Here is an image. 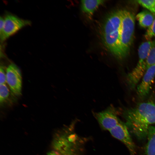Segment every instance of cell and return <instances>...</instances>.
<instances>
[{
  "instance_id": "obj_1",
  "label": "cell",
  "mask_w": 155,
  "mask_h": 155,
  "mask_svg": "<svg viewBox=\"0 0 155 155\" xmlns=\"http://www.w3.org/2000/svg\"><path fill=\"white\" fill-rule=\"evenodd\" d=\"M122 116L130 133L139 140L147 138L149 127L155 124V102H140L125 110Z\"/></svg>"
},
{
  "instance_id": "obj_2",
  "label": "cell",
  "mask_w": 155,
  "mask_h": 155,
  "mask_svg": "<svg viewBox=\"0 0 155 155\" xmlns=\"http://www.w3.org/2000/svg\"><path fill=\"white\" fill-rule=\"evenodd\" d=\"M122 10L111 12L106 16L102 25L101 35L106 48L117 58H125L120 40Z\"/></svg>"
},
{
  "instance_id": "obj_3",
  "label": "cell",
  "mask_w": 155,
  "mask_h": 155,
  "mask_svg": "<svg viewBox=\"0 0 155 155\" xmlns=\"http://www.w3.org/2000/svg\"><path fill=\"white\" fill-rule=\"evenodd\" d=\"M135 18L134 15L130 11L126 10H122L120 40L125 57L128 55L133 42Z\"/></svg>"
},
{
  "instance_id": "obj_4",
  "label": "cell",
  "mask_w": 155,
  "mask_h": 155,
  "mask_svg": "<svg viewBox=\"0 0 155 155\" xmlns=\"http://www.w3.org/2000/svg\"><path fill=\"white\" fill-rule=\"evenodd\" d=\"M151 42L150 40L144 42L139 48L138 63L127 77V83L131 89H133L136 86L146 71V62Z\"/></svg>"
},
{
  "instance_id": "obj_5",
  "label": "cell",
  "mask_w": 155,
  "mask_h": 155,
  "mask_svg": "<svg viewBox=\"0 0 155 155\" xmlns=\"http://www.w3.org/2000/svg\"><path fill=\"white\" fill-rule=\"evenodd\" d=\"M27 20L19 18L14 15H7L4 18L2 29L0 30L1 40L3 41L22 28L31 24Z\"/></svg>"
},
{
  "instance_id": "obj_6",
  "label": "cell",
  "mask_w": 155,
  "mask_h": 155,
  "mask_svg": "<svg viewBox=\"0 0 155 155\" xmlns=\"http://www.w3.org/2000/svg\"><path fill=\"white\" fill-rule=\"evenodd\" d=\"M115 138L123 142L129 150L130 155H135L136 147L125 124L121 121L109 131Z\"/></svg>"
},
{
  "instance_id": "obj_7",
  "label": "cell",
  "mask_w": 155,
  "mask_h": 155,
  "mask_svg": "<svg viewBox=\"0 0 155 155\" xmlns=\"http://www.w3.org/2000/svg\"><path fill=\"white\" fill-rule=\"evenodd\" d=\"M6 82L12 93L19 96L21 94L22 79L20 69L15 64H10L6 70Z\"/></svg>"
},
{
  "instance_id": "obj_8",
  "label": "cell",
  "mask_w": 155,
  "mask_h": 155,
  "mask_svg": "<svg viewBox=\"0 0 155 155\" xmlns=\"http://www.w3.org/2000/svg\"><path fill=\"white\" fill-rule=\"evenodd\" d=\"M116 113L115 108L113 106H110L105 110L95 113V115L102 127L109 131L120 121Z\"/></svg>"
},
{
  "instance_id": "obj_9",
  "label": "cell",
  "mask_w": 155,
  "mask_h": 155,
  "mask_svg": "<svg viewBox=\"0 0 155 155\" xmlns=\"http://www.w3.org/2000/svg\"><path fill=\"white\" fill-rule=\"evenodd\" d=\"M155 77V65H152L146 69L142 80L137 88L138 97L143 99L149 94Z\"/></svg>"
},
{
  "instance_id": "obj_10",
  "label": "cell",
  "mask_w": 155,
  "mask_h": 155,
  "mask_svg": "<svg viewBox=\"0 0 155 155\" xmlns=\"http://www.w3.org/2000/svg\"><path fill=\"white\" fill-rule=\"evenodd\" d=\"M105 1L102 0H85L81 2V9L83 12L91 18L95 11Z\"/></svg>"
},
{
  "instance_id": "obj_11",
  "label": "cell",
  "mask_w": 155,
  "mask_h": 155,
  "mask_svg": "<svg viewBox=\"0 0 155 155\" xmlns=\"http://www.w3.org/2000/svg\"><path fill=\"white\" fill-rule=\"evenodd\" d=\"M147 141L144 148L145 155H155V126L149 128L147 137Z\"/></svg>"
},
{
  "instance_id": "obj_12",
  "label": "cell",
  "mask_w": 155,
  "mask_h": 155,
  "mask_svg": "<svg viewBox=\"0 0 155 155\" xmlns=\"http://www.w3.org/2000/svg\"><path fill=\"white\" fill-rule=\"evenodd\" d=\"M155 17L154 14L146 10L140 12L136 16L140 25L144 28H148L152 24Z\"/></svg>"
},
{
  "instance_id": "obj_13",
  "label": "cell",
  "mask_w": 155,
  "mask_h": 155,
  "mask_svg": "<svg viewBox=\"0 0 155 155\" xmlns=\"http://www.w3.org/2000/svg\"><path fill=\"white\" fill-rule=\"evenodd\" d=\"M154 65H155V40L152 41L146 62V69L150 66Z\"/></svg>"
},
{
  "instance_id": "obj_14",
  "label": "cell",
  "mask_w": 155,
  "mask_h": 155,
  "mask_svg": "<svg viewBox=\"0 0 155 155\" xmlns=\"http://www.w3.org/2000/svg\"><path fill=\"white\" fill-rule=\"evenodd\" d=\"M137 1L149 11L155 14V0H138Z\"/></svg>"
},
{
  "instance_id": "obj_15",
  "label": "cell",
  "mask_w": 155,
  "mask_h": 155,
  "mask_svg": "<svg viewBox=\"0 0 155 155\" xmlns=\"http://www.w3.org/2000/svg\"><path fill=\"white\" fill-rule=\"evenodd\" d=\"M9 94V90L6 84L0 85V102H3L8 98Z\"/></svg>"
},
{
  "instance_id": "obj_16",
  "label": "cell",
  "mask_w": 155,
  "mask_h": 155,
  "mask_svg": "<svg viewBox=\"0 0 155 155\" xmlns=\"http://www.w3.org/2000/svg\"><path fill=\"white\" fill-rule=\"evenodd\" d=\"M144 37L148 41L155 37V17L152 24L148 28L145 34Z\"/></svg>"
},
{
  "instance_id": "obj_17",
  "label": "cell",
  "mask_w": 155,
  "mask_h": 155,
  "mask_svg": "<svg viewBox=\"0 0 155 155\" xmlns=\"http://www.w3.org/2000/svg\"><path fill=\"white\" fill-rule=\"evenodd\" d=\"M6 72H5L3 67L1 66L0 68V84H6Z\"/></svg>"
},
{
  "instance_id": "obj_18",
  "label": "cell",
  "mask_w": 155,
  "mask_h": 155,
  "mask_svg": "<svg viewBox=\"0 0 155 155\" xmlns=\"http://www.w3.org/2000/svg\"><path fill=\"white\" fill-rule=\"evenodd\" d=\"M48 155H59L58 154L55 152H51L48 154Z\"/></svg>"
}]
</instances>
